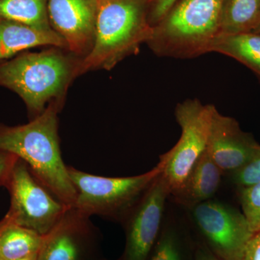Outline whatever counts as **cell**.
I'll list each match as a JSON object with an SVG mask.
<instances>
[{"label":"cell","instance_id":"obj_1","mask_svg":"<svg viewBox=\"0 0 260 260\" xmlns=\"http://www.w3.org/2000/svg\"><path fill=\"white\" fill-rule=\"evenodd\" d=\"M62 105L63 100H53L28 124H0V150L25 162L51 194L68 208H73L76 191L61 157L58 134V114Z\"/></svg>","mask_w":260,"mask_h":260},{"label":"cell","instance_id":"obj_2","mask_svg":"<svg viewBox=\"0 0 260 260\" xmlns=\"http://www.w3.org/2000/svg\"><path fill=\"white\" fill-rule=\"evenodd\" d=\"M81 59L57 47L23 52L0 62V86L23 99L32 119L44 112L47 103L64 99L70 83L79 76Z\"/></svg>","mask_w":260,"mask_h":260},{"label":"cell","instance_id":"obj_3","mask_svg":"<svg viewBox=\"0 0 260 260\" xmlns=\"http://www.w3.org/2000/svg\"><path fill=\"white\" fill-rule=\"evenodd\" d=\"M95 39L80 61L79 75L94 70H112L140 52L153 28L145 20V0H96Z\"/></svg>","mask_w":260,"mask_h":260},{"label":"cell","instance_id":"obj_4","mask_svg":"<svg viewBox=\"0 0 260 260\" xmlns=\"http://www.w3.org/2000/svg\"><path fill=\"white\" fill-rule=\"evenodd\" d=\"M224 0H181L153 27L146 44L155 55L193 59L210 53L220 34Z\"/></svg>","mask_w":260,"mask_h":260},{"label":"cell","instance_id":"obj_5","mask_svg":"<svg viewBox=\"0 0 260 260\" xmlns=\"http://www.w3.org/2000/svg\"><path fill=\"white\" fill-rule=\"evenodd\" d=\"M162 170L160 160L149 172L127 177H100L68 167L77 194L73 208L89 218L96 215L121 223Z\"/></svg>","mask_w":260,"mask_h":260},{"label":"cell","instance_id":"obj_6","mask_svg":"<svg viewBox=\"0 0 260 260\" xmlns=\"http://www.w3.org/2000/svg\"><path fill=\"white\" fill-rule=\"evenodd\" d=\"M215 109L213 104H203L198 99H186L176 107L174 114L180 126V138L160 156L164 164L162 174L171 197L181 189L193 166L204 153Z\"/></svg>","mask_w":260,"mask_h":260},{"label":"cell","instance_id":"obj_7","mask_svg":"<svg viewBox=\"0 0 260 260\" xmlns=\"http://www.w3.org/2000/svg\"><path fill=\"white\" fill-rule=\"evenodd\" d=\"M5 187L10 195L6 216L17 225L47 235L70 208L63 204L18 159Z\"/></svg>","mask_w":260,"mask_h":260},{"label":"cell","instance_id":"obj_8","mask_svg":"<svg viewBox=\"0 0 260 260\" xmlns=\"http://www.w3.org/2000/svg\"><path fill=\"white\" fill-rule=\"evenodd\" d=\"M188 209L206 246L219 259H242L246 244L254 236L242 212L213 199Z\"/></svg>","mask_w":260,"mask_h":260},{"label":"cell","instance_id":"obj_9","mask_svg":"<svg viewBox=\"0 0 260 260\" xmlns=\"http://www.w3.org/2000/svg\"><path fill=\"white\" fill-rule=\"evenodd\" d=\"M169 197L161 173L121 222L126 232L124 260H148L161 230Z\"/></svg>","mask_w":260,"mask_h":260},{"label":"cell","instance_id":"obj_10","mask_svg":"<svg viewBox=\"0 0 260 260\" xmlns=\"http://www.w3.org/2000/svg\"><path fill=\"white\" fill-rule=\"evenodd\" d=\"M53 30L63 38L68 51L78 57L88 55L95 39L96 0H46Z\"/></svg>","mask_w":260,"mask_h":260},{"label":"cell","instance_id":"obj_11","mask_svg":"<svg viewBox=\"0 0 260 260\" xmlns=\"http://www.w3.org/2000/svg\"><path fill=\"white\" fill-rule=\"evenodd\" d=\"M259 148V143L242 131L235 119L215 109L205 150L224 174H232L244 167Z\"/></svg>","mask_w":260,"mask_h":260},{"label":"cell","instance_id":"obj_12","mask_svg":"<svg viewBox=\"0 0 260 260\" xmlns=\"http://www.w3.org/2000/svg\"><path fill=\"white\" fill-rule=\"evenodd\" d=\"M91 232L90 218L76 208H70L50 232L44 236L37 260H79L82 240Z\"/></svg>","mask_w":260,"mask_h":260},{"label":"cell","instance_id":"obj_13","mask_svg":"<svg viewBox=\"0 0 260 260\" xmlns=\"http://www.w3.org/2000/svg\"><path fill=\"white\" fill-rule=\"evenodd\" d=\"M223 174L205 150L181 189L172 197L185 208L212 200L220 188Z\"/></svg>","mask_w":260,"mask_h":260},{"label":"cell","instance_id":"obj_14","mask_svg":"<svg viewBox=\"0 0 260 260\" xmlns=\"http://www.w3.org/2000/svg\"><path fill=\"white\" fill-rule=\"evenodd\" d=\"M51 46L68 51L63 38L53 30H42L14 22L0 20V62L20 51Z\"/></svg>","mask_w":260,"mask_h":260},{"label":"cell","instance_id":"obj_15","mask_svg":"<svg viewBox=\"0 0 260 260\" xmlns=\"http://www.w3.org/2000/svg\"><path fill=\"white\" fill-rule=\"evenodd\" d=\"M44 236L10 221L5 215L0 220V260H18L37 254Z\"/></svg>","mask_w":260,"mask_h":260},{"label":"cell","instance_id":"obj_16","mask_svg":"<svg viewBox=\"0 0 260 260\" xmlns=\"http://www.w3.org/2000/svg\"><path fill=\"white\" fill-rule=\"evenodd\" d=\"M210 52L236 59L250 69L260 80V34H220L212 43Z\"/></svg>","mask_w":260,"mask_h":260},{"label":"cell","instance_id":"obj_17","mask_svg":"<svg viewBox=\"0 0 260 260\" xmlns=\"http://www.w3.org/2000/svg\"><path fill=\"white\" fill-rule=\"evenodd\" d=\"M260 23V0H224L220 34L253 32Z\"/></svg>","mask_w":260,"mask_h":260},{"label":"cell","instance_id":"obj_18","mask_svg":"<svg viewBox=\"0 0 260 260\" xmlns=\"http://www.w3.org/2000/svg\"><path fill=\"white\" fill-rule=\"evenodd\" d=\"M0 20L51 30L46 0H0Z\"/></svg>","mask_w":260,"mask_h":260},{"label":"cell","instance_id":"obj_19","mask_svg":"<svg viewBox=\"0 0 260 260\" xmlns=\"http://www.w3.org/2000/svg\"><path fill=\"white\" fill-rule=\"evenodd\" d=\"M174 218H164L161 230L148 260H184L181 237Z\"/></svg>","mask_w":260,"mask_h":260},{"label":"cell","instance_id":"obj_20","mask_svg":"<svg viewBox=\"0 0 260 260\" xmlns=\"http://www.w3.org/2000/svg\"><path fill=\"white\" fill-rule=\"evenodd\" d=\"M239 199L242 213L246 217L251 232H260V182L241 188Z\"/></svg>","mask_w":260,"mask_h":260},{"label":"cell","instance_id":"obj_21","mask_svg":"<svg viewBox=\"0 0 260 260\" xmlns=\"http://www.w3.org/2000/svg\"><path fill=\"white\" fill-rule=\"evenodd\" d=\"M233 182L239 188L247 187L260 182V148L254 156L239 170L232 173Z\"/></svg>","mask_w":260,"mask_h":260},{"label":"cell","instance_id":"obj_22","mask_svg":"<svg viewBox=\"0 0 260 260\" xmlns=\"http://www.w3.org/2000/svg\"><path fill=\"white\" fill-rule=\"evenodd\" d=\"M18 159L13 154L0 150V186L6 185Z\"/></svg>","mask_w":260,"mask_h":260},{"label":"cell","instance_id":"obj_23","mask_svg":"<svg viewBox=\"0 0 260 260\" xmlns=\"http://www.w3.org/2000/svg\"><path fill=\"white\" fill-rule=\"evenodd\" d=\"M178 1L179 0H156L151 13L154 23H158Z\"/></svg>","mask_w":260,"mask_h":260},{"label":"cell","instance_id":"obj_24","mask_svg":"<svg viewBox=\"0 0 260 260\" xmlns=\"http://www.w3.org/2000/svg\"><path fill=\"white\" fill-rule=\"evenodd\" d=\"M242 260H260V232L254 234L246 244Z\"/></svg>","mask_w":260,"mask_h":260},{"label":"cell","instance_id":"obj_25","mask_svg":"<svg viewBox=\"0 0 260 260\" xmlns=\"http://www.w3.org/2000/svg\"><path fill=\"white\" fill-rule=\"evenodd\" d=\"M194 260H220L206 245H200L195 251Z\"/></svg>","mask_w":260,"mask_h":260},{"label":"cell","instance_id":"obj_26","mask_svg":"<svg viewBox=\"0 0 260 260\" xmlns=\"http://www.w3.org/2000/svg\"><path fill=\"white\" fill-rule=\"evenodd\" d=\"M38 255H39V253H37V254H34V255L28 256V257H25L23 258V259H20L18 260H37Z\"/></svg>","mask_w":260,"mask_h":260},{"label":"cell","instance_id":"obj_27","mask_svg":"<svg viewBox=\"0 0 260 260\" xmlns=\"http://www.w3.org/2000/svg\"><path fill=\"white\" fill-rule=\"evenodd\" d=\"M253 32H256V34H260V23L259 25H258L257 28H256V30H254Z\"/></svg>","mask_w":260,"mask_h":260}]
</instances>
